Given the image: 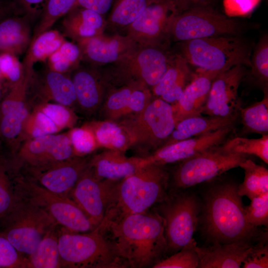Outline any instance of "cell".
Wrapping results in <instances>:
<instances>
[{
	"label": "cell",
	"instance_id": "1",
	"mask_svg": "<svg viewBox=\"0 0 268 268\" xmlns=\"http://www.w3.org/2000/svg\"><path fill=\"white\" fill-rule=\"evenodd\" d=\"M237 190V184L225 181L211 185L202 195L199 221L204 234L212 242L254 244L267 237V233L247 221Z\"/></svg>",
	"mask_w": 268,
	"mask_h": 268
},
{
	"label": "cell",
	"instance_id": "2",
	"mask_svg": "<svg viewBox=\"0 0 268 268\" xmlns=\"http://www.w3.org/2000/svg\"><path fill=\"white\" fill-rule=\"evenodd\" d=\"M98 227L126 267L149 266L168 249L164 220L158 212L131 214Z\"/></svg>",
	"mask_w": 268,
	"mask_h": 268
},
{
	"label": "cell",
	"instance_id": "3",
	"mask_svg": "<svg viewBox=\"0 0 268 268\" xmlns=\"http://www.w3.org/2000/svg\"><path fill=\"white\" fill-rule=\"evenodd\" d=\"M169 175L164 165L148 164L115 184L110 203L100 224L147 212L168 195Z\"/></svg>",
	"mask_w": 268,
	"mask_h": 268
},
{
	"label": "cell",
	"instance_id": "4",
	"mask_svg": "<svg viewBox=\"0 0 268 268\" xmlns=\"http://www.w3.org/2000/svg\"><path fill=\"white\" fill-rule=\"evenodd\" d=\"M254 46L242 35L211 37L181 42L179 55L202 70L223 72L238 65L250 67Z\"/></svg>",
	"mask_w": 268,
	"mask_h": 268
},
{
	"label": "cell",
	"instance_id": "5",
	"mask_svg": "<svg viewBox=\"0 0 268 268\" xmlns=\"http://www.w3.org/2000/svg\"><path fill=\"white\" fill-rule=\"evenodd\" d=\"M59 250L61 268H119L127 267L98 226L87 232L60 228Z\"/></svg>",
	"mask_w": 268,
	"mask_h": 268
},
{
	"label": "cell",
	"instance_id": "6",
	"mask_svg": "<svg viewBox=\"0 0 268 268\" xmlns=\"http://www.w3.org/2000/svg\"><path fill=\"white\" fill-rule=\"evenodd\" d=\"M116 122L127 132L131 148L152 153L162 146L176 126L172 105L158 97L139 112Z\"/></svg>",
	"mask_w": 268,
	"mask_h": 268
},
{
	"label": "cell",
	"instance_id": "7",
	"mask_svg": "<svg viewBox=\"0 0 268 268\" xmlns=\"http://www.w3.org/2000/svg\"><path fill=\"white\" fill-rule=\"evenodd\" d=\"M58 225L44 210L17 196L12 209L0 221V232L27 258L44 236Z\"/></svg>",
	"mask_w": 268,
	"mask_h": 268
},
{
	"label": "cell",
	"instance_id": "8",
	"mask_svg": "<svg viewBox=\"0 0 268 268\" xmlns=\"http://www.w3.org/2000/svg\"><path fill=\"white\" fill-rule=\"evenodd\" d=\"M16 195L46 212L57 223L74 232H87L96 227L68 196L49 191L18 171L14 178Z\"/></svg>",
	"mask_w": 268,
	"mask_h": 268
},
{
	"label": "cell",
	"instance_id": "9",
	"mask_svg": "<svg viewBox=\"0 0 268 268\" xmlns=\"http://www.w3.org/2000/svg\"><path fill=\"white\" fill-rule=\"evenodd\" d=\"M251 25L235 20L210 6L186 9L172 19L168 32L179 42L216 36L242 35Z\"/></svg>",
	"mask_w": 268,
	"mask_h": 268
},
{
	"label": "cell",
	"instance_id": "10",
	"mask_svg": "<svg viewBox=\"0 0 268 268\" xmlns=\"http://www.w3.org/2000/svg\"><path fill=\"white\" fill-rule=\"evenodd\" d=\"M159 207L164 220L168 249L177 252L193 238L201 210V201L194 193L181 192L167 196Z\"/></svg>",
	"mask_w": 268,
	"mask_h": 268
},
{
	"label": "cell",
	"instance_id": "11",
	"mask_svg": "<svg viewBox=\"0 0 268 268\" xmlns=\"http://www.w3.org/2000/svg\"><path fill=\"white\" fill-rule=\"evenodd\" d=\"M247 155L223 150L220 144L180 162L173 174V184L185 189L207 182L239 167Z\"/></svg>",
	"mask_w": 268,
	"mask_h": 268
},
{
	"label": "cell",
	"instance_id": "12",
	"mask_svg": "<svg viewBox=\"0 0 268 268\" xmlns=\"http://www.w3.org/2000/svg\"><path fill=\"white\" fill-rule=\"evenodd\" d=\"M76 156L67 132L48 134L21 143L11 160L18 169L39 168Z\"/></svg>",
	"mask_w": 268,
	"mask_h": 268
},
{
	"label": "cell",
	"instance_id": "13",
	"mask_svg": "<svg viewBox=\"0 0 268 268\" xmlns=\"http://www.w3.org/2000/svg\"><path fill=\"white\" fill-rule=\"evenodd\" d=\"M117 181L97 178L87 166L68 196L97 227L104 217Z\"/></svg>",
	"mask_w": 268,
	"mask_h": 268
},
{
	"label": "cell",
	"instance_id": "14",
	"mask_svg": "<svg viewBox=\"0 0 268 268\" xmlns=\"http://www.w3.org/2000/svg\"><path fill=\"white\" fill-rule=\"evenodd\" d=\"M89 159L85 156H74L44 167L19 171L25 177L46 189L68 196L87 168Z\"/></svg>",
	"mask_w": 268,
	"mask_h": 268
},
{
	"label": "cell",
	"instance_id": "15",
	"mask_svg": "<svg viewBox=\"0 0 268 268\" xmlns=\"http://www.w3.org/2000/svg\"><path fill=\"white\" fill-rule=\"evenodd\" d=\"M246 74L242 65L218 73L212 81L202 113L222 117L238 115L241 108L238 89Z\"/></svg>",
	"mask_w": 268,
	"mask_h": 268
},
{
	"label": "cell",
	"instance_id": "16",
	"mask_svg": "<svg viewBox=\"0 0 268 268\" xmlns=\"http://www.w3.org/2000/svg\"><path fill=\"white\" fill-rule=\"evenodd\" d=\"M134 59V63H125L120 67L117 78L125 84L137 83L151 88L160 81L172 63L163 50L155 47L140 50Z\"/></svg>",
	"mask_w": 268,
	"mask_h": 268
},
{
	"label": "cell",
	"instance_id": "17",
	"mask_svg": "<svg viewBox=\"0 0 268 268\" xmlns=\"http://www.w3.org/2000/svg\"><path fill=\"white\" fill-rule=\"evenodd\" d=\"M228 126L205 134L194 136L162 146L143 157L145 165L167 164L181 162L208 149L219 145L233 130Z\"/></svg>",
	"mask_w": 268,
	"mask_h": 268
},
{
	"label": "cell",
	"instance_id": "18",
	"mask_svg": "<svg viewBox=\"0 0 268 268\" xmlns=\"http://www.w3.org/2000/svg\"><path fill=\"white\" fill-rule=\"evenodd\" d=\"M28 91L32 94L34 105L46 102L60 104L72 109L76 96L71 78L66 73L48 69L35 71L29 80Z\"/></svg>",
	"mask_w": 268,
	"mask_h": 268
},
{
	"label": "cell",
	"instance_id": "19",
	"mask_svg": "<svg viewBox=\"0 0 268 268\" xmlns=\"http://www.w3.org/2000/svg\"><path fill=\"white\" fill-rule=\"evenodd\" d=\"M220 72L201 70L193 77L178 101L172 105L176 124L184 118L202 114L212 81Z\"/></svg>",
	"mask_w": 268,
	"mask_h": 268
},
{
	"label": "cell",
	"instance_id": "20",
	"mask_svg": "<svg viewBox=\"0 0 268 268\" xmlns=\"http://www.w3.org/2000/svg\"><path fill=\"white\" fill-rule=\"evenodd\" d=\"M180 9L173 0H152L130 25L138 36L156 39L168 32L173 17Z\"/></svg>",
	"mask_w": 268,
	"mask_h": 268
},
{
	"label": "cell",
	"instance_id": "21",
	"mask_svg": "<svg viewBox=\"0 0 268 268\" xmlns=\"http://www.w3.org/2000/svg\"><path fill=\"white\" fill-rule=\"evenodd\" d=\"M146 165L143 157H128L125 152L106 149L90 158L88 167L99 179L119 181Z\"/></svg>",
	"mask_w": 268,
	"mask_h": 268
},
{
	"label": "cell",
	"instance_id": "22",
	"mask_svg": "<svg viewBox=\"0 0 268 268\" xmlns=\"http://www.w3.org/2000/svg\"><path fill=\"white\" fill-rule=\"evenodd\" d=\"M255 244L212 242L208 247H196L199 268H239Z\"/></svg>",
	"mask_w": 268,
	"mask_h": 268
},
{
	"label": "cell",
	"instance_id": "23",
	"mask_svg": "<svg viewBox=\"0 0 268 268\" xmlns=\"http://www.w3.org/2000/svg\"><path fill=\"white\" fill-rule=\"evenodd\" d=\"M76 96L75 106L86 114L100 110L105 99L104 80L95 71L80 69L71 78Z\"/></svg>",
	"mask_w": 268,
	"mask_h": 268
},
{
	"label": "cell",
	"instance_id": "24",
	"mask_svg": "<svg viewBox=\"0 0 268 268\" xmlns=\"http://www.w3.org/2000/svg\"><path fill=\"white\" fill-rule=\"evenodd\" d=\"M31 18L26 14H15L0 21V54L18 56L28 48L32 40Z\"/></svg>",
	"mask_w": 268,
	"mask_h": 268
},
{
	"label": "cell",
	"instance_id": "25",
	"mask_svg": "<svg viewBox=\"0 0 268 268\" xmlns=\"http://www.w3.org/2000/svg\"><path fill=\"white\" fill-rule=\"evenodd\" d=\"M238 117V115L226 117L201 115L184 118L176 124L174 130L162 146L234 126Z\"/></svg>",
	"mask_w": 268,
	"mask_h": 268
},
{
	"label": "cell",
	"instance_id": "26",
	"mask_svg": "<svg viewBox=\"0 0 268 268\" xmlns=\"http://www.w3.org/2000/svg\"><path fill=\"white\" fill-rule=\"evenodd\" d=\"M191 73L188 63L180 55L173 61L160 81L152 88V95L175 104L190 82Z\"/></svg>",
	"mask_w": 268,
	"mask_h": 268
},
{
	"label": "cell",
	"instance_id": "27",
	"mask_svg": "<svg viewBox=\"0 0 268 268\" xmlns=\"http://www.w3.org/2000/svg\"><path fill=\"white\" fill-rule=\"evenodd\" d=\"M65 16L62 26L66 34L78 41L98 35L103 26L102 15L89 9L73 8Z\"/></svg>",
	"mask_w": 268,
	"mask_h": 268
},
{
	"label": "cell",
	"instance_id": "28",
	"mask_svg": "<svg viewBox=\"0 0 268 268\" xmlns=\"http://www.w3.org/2000/svg\"><path fill=\"white\" fill-rule=\"evenodd\" d=\"M65 41L64 36L59 31L50 29L32 40L22 63L24 72L32 76L34 65L47 60Z\"/></svg>",
	"mask_w": 268,
	"mask_h": 268
},
{
	"label": "cell",
	"instance_id": "29",
	"mask_svg": "<svg viewBox=\"0 0 268 268\" xmlns=\"http://www.w3.org/2000/svg\"><path fill=\"white\" fill-rule=\"evenodd\" d=\"M85 125L92 131L99 148L124 152L131 148L129 136L118 122L103 120L91 121Z\"/></svg>",
	"mask_w": 268,
	"mask_h": 268
},
{
	"label": "cell",
	"instance_id": "30",
	"mask_svg": "<svg viewBox=\"0 0 268 268\" xmlns=\"http://www.w3.org/2000/svg\"><path fill=\"white\" fill-rule=\"evenodd\" d=\"M79 42L84 55L92 62L107 64L122 58L124 46L118 38L106 40L98 35Z\"/></svg>",
	"mask_w": 268,
	"mask_h": 268
},
{
	"label": "cell",
	"instance_id": "31",
	"mask_svg": "<svg viewBox=\"0 0 268 268\" xmlns=\"http://www.w3.org/2000/svg\"><path fill=\"white\" fill-rule=\"evenodd\" d=\"M59 226L58 225L49 231L41 240L34 253L27 258L28 268H61L59 250L60 228Z\"/></svg>",
	"mask_w": 268,
	"mask_h": 268
},
{
	"label": "cell",
	"instance_id": "32",
	"mask_svg": "<svg viewBox=\"0 0 268 268\" xmlns=\"http://www.w3.org/2000/svg\"><path fill=\"white\" fill-rule=\"evenodd\" d=\"M239 167L244 170V179L238 185V193L242 197L250 200L268 192V170L257 164L250 159H246Z\"/></svg>",
	"mask_w": 268,
	"mask_h": 268
},
{
	"label": "cell",
	"instance_id": "33",
	"mask_svg": "<svg viewBox=\"0 0 268 268\" xmlns=\"http://www.w3.org/2000/svg\"><path fill=\"white\" fill-rule=\"evenodd\" d=\"M250 71L247 77L249 81L268 92V37H262L254 46L251 57Z\"/></svg>",
	"mask_w": 268,
	"mask_h": 268
},
{
	"label": "cell",
	"instance_id": "34",
	"mask_svg": "<svg viewBox=\"0 0 268 268\" xmlns=\"http://www.w3.org/2000/svg\"><path fill=\"white\" fill-rule=\"evenodd\" d=\"M264 94L262 100L240 109L245 134H268V92Z\"/></svg>",
	"mask_w": 268,
	"mask_h": 268
},
{
	"label": "cell",
	"instance_id": "35",
	"mask_svg": "<svg viewBox=\"0 0 268 268\" xmlns=\"http://www.w3.org/2000/svg\"><path fill=\"white\" fill-rule=\"evenodd\" d=\"M16 172L10 159L0 157V221L17 200L14 182Z\"/></svg>",
	"mask_w": 268,
	"mask_h": 268
},
{
	"label": "cell",
	"instance_id": "36",
	"mask_svg": "<svg viewBox=\"0 0 268 268\" xmlns=\"http://www.w3.org/2000/svg\"><path fill=\"white\" fill-rule=\"evenodd\" d=\"M224 151L245 155H254L268 163V134L258 138L236 137L220 144Z\"/></svg>",
	"mask_w": 268,
	"mask_h": 268
},
{
	"label": "cell",
	"instance_id": "37",
	"mask_svg": "<svg viewBox=\"0 0 268 268\" xmlns=\"http://www.w3.org/2000/svg\"><path fill=\"white\" fill-rule=\"evenodd\" d=\"M139 83H131L111 92L105 98L101 110L104 120L117 121L124 115L132 92Z\"/></svg>",
	"mask_w": 268,
	"mask_h": 268
},
{
	"label": "cell",
	"instance_id": "38",
	"mask_svg": "<svg viewBox=\"0 0 268 268\" xmlns=\"http://www.w3.org/2000/svg\"><path fill=\"white\" fill-rule=\"evenodd\" d=\"M76 1L77 0H49L35 29L32 40L42 33L50 30L58 20L65 16L73 8Z\"/></svg>",
	"mask_w": 268,
	"mask_h": 268
},
{
	"label": "cell",
	"instance_id": "39",
	"mask_svg": "<svg viewBox=\"0 0 268 268\" xmlns=\"http://www.w3.org/2000/svg\"><path fill=\"white\" fill-rule=\"evenodd\" d=\"M152 0H117L113 6L111 20L120 25H130Z\"/></svg>",
	"mask_w": 268,
	"mask_h": 268
},
{
	"label": "cell",
	"instance_id": "40",
	"mask_svg": "<svg viewBox=\"0 0 268 268\" xmlns=\"http://www.w3.org/2000/svg\"><path fill=\"white\" fill-rule=\"evenodd\" d=\"M80 54L79 46L66 41L48 58V68L66 73L76 64Z\"/></svg>",
	"mask_w": 268,
	"mask_h": 268
},
{
	"label": "cell",
	"instance_id": "41",
	"mask_svg": "<svg viewBox=\"0 0 268 268\" xmlns=\"http://www.w3.org/2000/svg\"><path fill=\"white\" fill-rule=\"evenodd\" d=\"M197 246L194 238L181 250L170 257L161 260L153 265V268H197L199 258L196 251Z\"/></svg>",
	"mask_w": 268,
	"mask_h": 268
},
{
	"label": "cell",
	"instance_id": "42",
	"mask_svg": "<svg viewBox=\"0 0 268 268\" xmlns=\"http://www.w3.org/2000/svg\"><path fill=\"white\" fill-rule=\"evenodd\" d=\"M67 134L76 156H85L99 148L92 131L85 124L72 128Z\"/></svg>",
	"mask_w": 268,
	"mask_h": 268
},
{
	"label": "cell",
	"instance_id": "43",
	"mask_svg": "<svg viewBox=\"0 0 268 268\" xmlns=\"http://www.w3.org/2000/svg\"><path fill=\"white\" fill-rule=\"evenodd\" d=\"M34 106H37L48 115L60 131L72 128L77 120L73 109L60 104L46 102Z\"/></svg>",
	"mask_w": 268,
	"mask_h": 268
},
{
	"label": "cell",
	"instance_id": "44",
	"mask_svg": "<svg viewBox=\"0 0 268 268\" xmlns=\"http://www.w3.org/2000/svg\"><path fill=\"white\" fill-rule=\"evenodd\" d=\"M249 205L244 206L247 221L259 227L268 225V192L252 198Z\"/></svg>",
	"mask_w": 268,
	"mask_h": 268
},
{
	"label": "cell",
	"instance_id": "45",
	"mask_svg": "<svg viewBox=\"0 0 268 268\" xmlns=\"http://www.w3.org/2000/svg\"><path fill=\"white\" fill-rule=\"evenodd\" d=\"M0 268H28V261L0 232Z\"/></svg>",
	"mask_w": 268,
	"mask_h": 268
},
{
	"label": "cell",
	"instance_id": "46",
	"mask_svg": "<svg viewBox=\"0 0 268 268\" xmlns=\"http://www.w3.org/2000/svg\"><path fill=\"white\" fill-rule=\"evenodd\" d=\"M0 72L2 78L7 80L10 87L19 81L24 74L22 64L17 56L6 53L0 54Z\"/></svg>",
	"mask_w": 268,
	"mask_h": 268
},
{
	"label": "cell",
	"instance_id": "47",
	"mask_svg": "<svg viewBox=\"0 0 268 268\" xmlns=\"http://www.w3.org/2000/svg\"><path fill=\"white\" fill-rule=\"evenodd\" d=\"M263 240L257 242L245 258L243 268H268V246Z\"/></svg>",
	"mask_w": 268,
	"mask_h": 268
},
{
	"label": "cell",
	"instance_id": "48",
	"mask_svg": "<svg viewBox=\"0 0 268 268\" xmlns=\"http://www.w3.org/2000/svg\"><path fill=\"white\" fill-rule=\"evenodd\" d=\"M261 0H223L225 14L230 17L251 13Z\"/></svg>",
	"mask_w": 268,
	"mask_h": 268
},
{
	"label": "cell",
	"instance_id": "49",
	"mask_svg": "<svg viewBox=\"0 0 268 268\" xmlns=\"http://www.w3.org/2000/svg\"><path fill=\"white\" fill-rule=\"evenodd\" d=\"M49 0H11L16 7L31 18L42 13Z\"/></svg>",
	"mask_w": 268,
	"mask_h": 268
},
{
	"label": "cell",
	"instance_id": "50",
	"mask_svg": "<svg viewBox=\"0 0 268 268\" xmlns=\"http://www.w3.org/2000/svg\"><path fill=\"white\" fill-rule=\"evenodd\" d=\"M113 1V0H77L73 8L80 6L95 11L102 15L109 10Z\"/></svg>",
	"mask_w": 268,
	"mask_h": 268
},
{
	"label": "cell",
	"instance_id": "51",
	"mask_svg": "<svg viewBox=\"0 0 268 268\" xmlns=\"http://www.w3.org/2000/svg\"><path fill=\"white\" fill-rule=\"evenodd\" d=\"M182 11L188 8L197 6H210L215 0H173Z\"/></svg>",
	"mask_w": 268,
	"mask_h": 268
},
{
	"label": "cell",
	"instance_id": "52",
	"mask_svg": "<svg viewBox=\"0 0 268 268\" xmlns=\"http://www.w3.org/2000/svg\"><path fill=\"white\" fill-rule=\"evenodd\" d=\"M17 10L13 3L10 1L5 2L0 6V21L7 17L15 14Z\"/></svg>",
	"mask_w": 268,
	"mask_h": 268
},
{
	"label": "cell",
	"instance_id": "53",
	"mask_svg": "<svg viewBox=\"0 0 268 268\" xmlns=\"http://www.w3.org/2000/svg\"><path fill=\"white\" fill-rule=\"evenodd\" d=\"M5 2H3V0H0V6L3 4Z\"/></svg>",
	"mask_w": 268,
	"mask_h": 268
},
{
	"label": "cell",
	"instance_id": "54",
	"mask_svg": "<svg viewBox=\"0 0 268 268\" xmlns=\"http://www.w3.org/2000/svg\"><path fill=\"white\" fill-rule=\"evenodd\" d=\"M2 79V77H1V76L0 72V80H1Z\"/></svg>",
	"mask_w": 268,
	"mask_h": 268
},
{
	"label": "cell",
	"instance_id": "55",
	"mask_svg": "<svg viewBox=\"0 0 268 268\" xmlns=\"http://www.w3.org/2000/svg\"><path fill=\"white\" fill-rule=\"evenodd\" d=\"M0 94H1V88H0Z\"/></svg>",
	"mask_w": 268,
	"mask_h": 268
}]
</instances>
